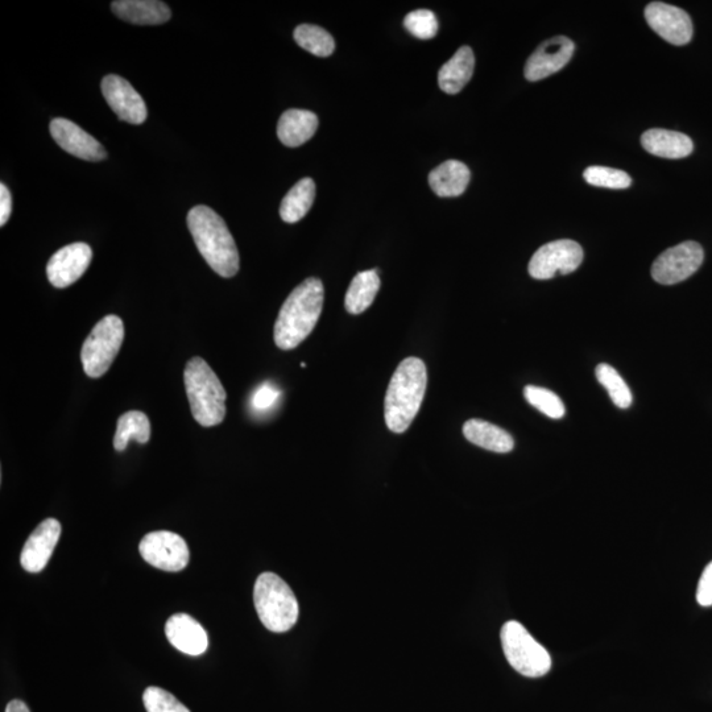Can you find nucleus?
<instances>
[{
	"instance_id": "c85d7f7f",
	"label": "nucleus",
	"mask_w": 712,
	"mask_h": 712,
	"mask_svg": "<svg viewBox=\"0 0 712 712\" xmlns=\"http://www.w3.org/2000/svg\"><path fill=\"white\" fill-rule=\"evenodd\" d=\"M524 396L532 407L544 413L545 416L554 418V420L565 416V405L560 396L549 389L528 386L524 389Z\"/></svg>"
},
{
	"instance_id": "2f4dec72",
	"label": "nucleus",
	"mask_w": 712,
	"mask_h": 712,
	"mask_svg": "<svg viewBox=\"0 0 712 712\" xmlns=\"http://www.w3.org/2000/svg\"><path fill=\"white\" fill-rule=\"evenodd\" d=\"M143 702L147 712H190L175 695L156 686L148 687L144 691Z\"/></svg>"
},
{
	"instance_id": "ddd939ff",
	"label": "nucleus",
	"mask_w": 712,
	"mask_h": 712,
	"mask_svg": "<svg viewBox=\"0 0 712 712\" xmlns=\"http://www.w3.org/2000/svg\"><path fill=\"white\" fill-rule=\"evenodd\" d=\"M574 43L566 36H554L544 41L525 64V78L536 82L560 72L574 55Z\"/></svg>"
},
{
	"instance_id": "7ed1b4c3",
	"label": "nucleus",
	"mask_w": 712,
	"mask_h": 712,
	"mask_svg": "<svg viewBox=\"0 0 712 712\" xmlns=\"http://www.w3.org/2000/svg\"><path fill=\"white\" fill-rule=\"evenodd\" d=\"M426 386L428 371L421 359L412 356L399 364L389 383L384 401V417L391 432H407L420 412Z\"/></svg>"
},
{
	"instance_id": "72a5a7b5",
	"label": "nucleus",
	"mask_w": 712,
	"mask_h": 712,
	"mask_svg": "<svg viewBox=\"0 0 712 712\" xmlns=\"http://www.w3.org/2000/svg\"><path fill=\"white\" fill-rule=\"evenodd\" d=\"M697 600L703 607L712 606V562L706 566L701 579H699Z\"/></svg>"
},
{
	"instance_id": "393cba45",
	"label": "nucleus",
	"mask_w": 712,
	"mask_h": 712,
	"mask_svg": "<svg viewBox=\"0 0 712 712\" xmlns=\"http://www.w3.org/2000/svg\"><path fill=\"white\" fill-rule=\"evenodd\" d=\"M314 198H316V184L312 178H302L281 202V219L287 223L300 222L312 209Z\"/></svg>"
},
{
	"instance_id": "5701e85b",
	"label": "nucleus",
	"mask_w": 712,
	"mask_h": 712,
	"mask_svg": "<svg viewBox=\"0 0 712 712\" xmlns=\"http://www.w3.org/2000/svg\"><path fill=\"white\" fill-rule=\"evenodd\" d=\"M463 434L471 444L494 453H509L515 447V440L511 434L499 426L478 418H473L463 425Z\"/></svg>"
},
{
	"instance_id": "6e6552de",
	"label": "nucleus",
	"mask_w": 712,
	"mask_h": 712,
	"mask_svg": "<svg viewBox=\"0 0 712 712\" xmlns=\"http://www.w3.org/2000/svg\"><path fill=\"white\" fill-rule=\"evenodd\" d=\"M583 262V250L569 239L556 240L538 248L529 262V275L536 280L565 276L578 269Z\"/></svg>"
},
{
	"instance_id": "f704fd0d",
	"label": "nucleus",
	"mask_w": 712,
	"mask_h": 712,
	"mask_svg": "<svg viewBox=\"0 0 712 712\" xmlns=\"http://www.w3.org/2000/svg\"><path fill=\"white\" fill-rule=\"evenodd\" d=\"M12 213V198L10 190L4 184H0V226L6 225Z\"/></svg>"
},
{
	"instance_id": "aec40b11",
	"label": "nucleus",
	"mask_w": 712,
	"mask_h": 712,
	"mask_svg": "<svg viewBox=\"0 0 712 712\" xmlns=\"http://www.w3.org/2000/svg\"><path fill=\"white\" fill-rule=\"evenodd\" d=\"M318 128V117L312 111H285L277 124V136L284 146L296 148L312 139Z\"/></svg>"
},
{
	"instance_id": "473e14b6",
	"label": "nucleus",
	"mask_w": 712,
	"mask_h": 712,
	"mask_svg": "<svg viewBox=\"0 0 712 712\" xmlns=\"http://www.w3.org/2000/svg\"><path fill=\"white\" fill-rule=\"evenodd\" d=\"M281 395L280 389L271 383H264L256 389L251 399V407L255 412L266 413L275 407Z\"/></svg>"
},
{
	"instance_id": "c756f323",
	"label": "nucleus",
	"mask_w": 712,
	"mask_h": 712,
	"mask_svg": "<svg viewBox=\"0 0 712 712\" xmlns=\"http://www.w3.org/2000/svg\"><path fill=\"white\" fill-rule=\"evenodd\" d=\"M583 177L587 184L598 188L627 189L632 185V178L628 173L614 168L590 167L583 173Z\"/></svg>"
},
{
	"instance_id": "0eeeda50",
	"label": "nucleus",
	"mask_w": 712,
	"mask_h": 712,
	"mask_svg": "<svg viewBox=\"0 0 712 712\" xmlns=\"http://www.w3.org/2000/svg\"><path fill=\"white\" fill-rule=\"evenodd\" d=\"M123 341L122 318L114 314L102 318L82 346L81 360L85 374L93 379L105 375L122 349Z\"/></svg>"
},
{
	"instance_id": "f03ea898",
	"label": "nucleus",
	"mask_w": 712,
	"mask_h": 712,
	"mask_svg": "<svg viewBox=\"0 0 712 712\" xmlns=\"http://www.w3.org/2000/svg\"><path fill=\"white\" fill-rule=\"evenodd\" d=\"M188 227L194 243L206 263L219 276L234 277L239 272L237 243L225 221L208 206H196L189 211Z\"/></svg>"
},
{
	"instance_id": "f8f14e48",
	"label": "nucleus",
	"mask_w": 712,
	"mask_h": 712,
	"mask_svg": "<svg viewBox=\"0 0 712 712\" xmlns=\"http://www.w3.org/2000/svg\"><path fill=\"white\" fill-rule=\"evenodd\" d=\"M93 251L89 244L73 243L62 247L49 259L47 276L53 287L64 289L80 280L89 268Z\"/></svg>"
},
{
	"instance_id": "a211bd4d",
	"label": "nucleus",
	"mask_w": 712,
	"mask_h": 712,
	"mask_svg": "<svg viewBox=\"0 0 712 712\" xmlns=\"http://www.w3.org/2000/svg\"><path fill=\"white\" fill-rule=\"evenodd\" d=\"M111 8L119 19L138 26H159L172 16L167 4L159 0H117Z\"/></svg>"
},
{
	"instance_id": "4468645a",
	"label": "nucleus",
	"mask_w": 712,
	"mask_h": 712,
	"mask_svg": "<svg viewBox=\"0 0 712 712\" xmlns=\"http://www.w3.org/2000/svg\"><path fill=\"white\" fill-rule=\"evenodd\" d=\"M102 93L111 110L120 120L131 124H143L147 119V106L132 85L124 78L110 74L102 81Z\"/></svg>"
},
{
	"instance_id": "f257e3e1",
	"label": "nucleus",
	"mask_w": 712,
	"mask_h": 712,
	"mask_svg": "<svg viewBox=\"0 0 712 712\" xmlns=\"http://www.w3.org/2000/svg\"><path fill=\"white\" fill-rule=\"evenodd\" d=\"M324 300V284L316 277L306 279L292 291L281 306L273 331L279 349H296L312 334L324 309Z\"/></svg>"
},
{
	"instance_id": "39448f33",
	"label": "nucleus",
	"mask_w": 712,
	"mask_h": 712,
	"mask_svg": "<svg viewBox=\"0 0 712 712\" xmlns=\"http://www.w3.org/2000/svg\"><path fill=\"white\" fill-rule=\"evenodd\" d=\"M254 603L260 622L268 631L284 633L295 627L300 607L295 593L279 575H259L254 587Z\"/></svg>"
},
{
	"instance_id": "20e7f679",
	"label": "nucleus",
	"mask_w": 712,
	"mask_h": 712,
	"mask_svg": "<svg viewBox=\"0 0 712 712\" xmlns=\"http://www.w3.org/2000/svg\"><path fill=\"white\" fill-rule=\"evenodd\" d=\"M184 383L194 420L204 428L221 424L226 417L227 393L217 374L200 356L186 364Z\"/></svg>"
},
{
	"instance_id": "412c9836",
	"label": "nucleus",
	"mask_w": 712,
	"mask_h": 712,
	"mask_svg": "<svg viewBox=\"0 0 712 712\" xmlns=\"http://www.w3.org/2000/svg\"><path fill=\"white\" fill-rule=\"evenodd\" d=\"M471 180L470 169L457 160L445 161L429 175V185L440 197H458L465 193Z\"/></svg>"
},
{
	"instance_id": "cd10ccee",
	"label": "nucleus",
	"mask_w": 712,
	"mask_h": 712,
	"mask_svg": "<svg viewBox=\"0 0 712 712\" xmlns=\"http://www.w3.org/2000/svg\"><path fill=\"white\" fill-rule=\"evenodd\" d=\"M595 374L598 382L607 389L608 395H610L616 407L622 409L631 407L633 401L632 393L629 391L627 383L624 382L622 376L614 367L606 363L599 364L596 367Z\"/></svg>"
},
{
	"instance_id": "4be33fe9",
	"label": "nucleus",
	"mask_w": 712,
	"mask_h": 712,
	"mask_svg": "<svg viewBox=\"0 0 712 712\" xmlns=\"http://www.w3.org/2000/svg\"><path fill=\"white\" fill-rule=\"evenodd\" d=\"M475 56L470 47H461L438 72V85L446 94H458L473 77Z\"/></svg>"
},
{
	"instance_id": "1a4fd4ad",
	"label": "nucleus",
	"mask_w": 712,
	"mask_h": 712,
	"mask_svg": "<svg viewBox=\"0 0 712 712\" xmlns=\"http://www.w3.org/2000/svg\"><path fill=\"white\" fill-rule=\"evenodd\" d=\"M139 550L147 564L169 573H178L189 564L188 544L184 538L173 532L146 534L140 541Z\"/></svg>"
},
{
	"instance_id": "dca6fc26",
	"label": "nucleus",
	"mask_w": 712,
	"mask_h": 712,
	"mask_svg": "<svg viewBox=\"0 0 712 712\" xmlns=\"http://www.w3.org/2000/svg\"><path fill=\"white\" fill-rule=\"evenodd\" d=\"M51 135L55 142L78 159L101 161L107 157L106 149L97 139L68 119L57 118L51 122Z\"/></svg>"
},
{
	"instance_id": "a878e982",
	"label": "nucleus",
	"mask_w": 712,
	"mask_h": 712,
	"mask_svg": "<svg viewBox=\"0 0 712 712\" xmlns=\"http://www.w3.org/2000/svg\"><path fill=\"white\" fill-rule=\"evenodd\" d=\"M149 437H151V422L146 413L127 412L119 417L114 447L117 451H124L131 440L144 445L149 441Z\"/></svg>"
},
{
	"instance_id": "423d86ee",
	"label": "nucleus",
	"mask_w": 712,
	"mask_h": 712,
	"mask_svg": "<svg viewBox=\"0 0 712 712\" xmlns=\"http://www.w3.org/2000/svg\"><path fill=\"white\" fill-rule=\"evenodd\" d=\"M502 647L509 665L525 677L545 676L552 669V657L523 624L511 620L500 632Z\"/></svg>"
},
{
	"instance_id": "bb28decb",
	"label": "nucleus",
	"mask_w": 712,
	"mask_h": 712,
	"mask_svg": "<svg viewBox=\"0 0 712 712\" xmlns=\"http://www.w3.org/2000/svg\"><path fill=\"white\" fill-rule=\"evenodd\" d=\"M295 40L305 51L317 57H329L335 51L334 37L324 28L302 24L295 31Z\"/></svg>"
},
{
	"instance_id": "b1692460",
	"label": "nucleus",
	"mask_w": 712,
	"mask_h": 712,
	"mask_svg": "<svg viewBox=\"0 0 712 712\" xmlns=\"http://www.w3.org/2000/svg\"><path fill=\"white\" fill-rule=\"evenodd\" d=\"M380 289V277L376 269L358 273L351 281L345 298V308L350 314L366 312Z\"/></svg>"
},
{
	"instance_id": "6ab92c4d",
	"label": "nucleus",
	"mask_w": 712,
	"mask_h": 712,
	"mask_svg": "<svg viewBox=\"0 0 712 712\" xmlns=\"http://www.w3.org/2000/svg\"><path fill=\"white\" fill-rule=\"evenodd\" d=\"M641 144L651 155L664 159H683L693 152L694 143L681 132L653 128L641 136Z\"/></svg>"
},
{
	"instance_id": "f3484780",
	"label": "nucleus",
	"mask_w": 712,
	"mask_h": 712,
	"mask_svg": "<svg viewBox=\"0 0 712 712\" xmlns=\"http://www.w3.org/2000/svg\"><path fill=\"white\" fill-rule=\"evenodd\" d=\"M165 635L177 651L189 654V656H201L208 651V632L192 616L173 615L165 624Z\"/></svg>"
},
{
	"instance_id": "9b49d317",
	"label": "nucleus",
	"mask_w": 712,
	"mask_h": 712,
	"mask_svg": "<svg viewBox=\"0 0 712 712\" xmlns=\"http://www.w3.org/2000/svg\"><path fill=\"white\" fill-rule=\"evenodd\" d=\"M645 19L658 36L673 45H685L693 37L689 14L672 4L653 2L645 8Z\"/></svg>"
},
{
	"instance_id": "c9c22d12",
	"label": "nucleus",
	"mask_w": 712,
	"mask_h": 712,
	"mask_svg": "<svg viewBox=\"0 0 712 712\" xmlns=\"http://www.w3.org/2000/svg\"><path fill=\"white\" fill-rule=\"evenodd\" d=\"M6 712H31L30 709H28L26 703L23 701H19V699H15V701H11L8 703L6 707Z\"/></svg>"
},
{
	"instance_id": "7c9ffc66",
	"label": "nucleus",
	"mask_w": 712,
	"mask_h": 712,
	"mask_svg": "<svg viewBox=\"0 0 712 712\" xmlns=\"http://www.w3.org/2000/svg\"><path fill=\"white\" fill-rule=\"evenodd\" d=\"M404 27L418 39L429 40L437 35L438 20L433 11L417 10L405 16Z\"/></svg>"
},
{
	"instance_id": "9d476101",
	"label": "nucleus",
	"mask_w": 712,
	"mask_h": 712,
	"mask_svg": "<svg viewBox=\"0 0 712 712\" xmlns=\"http://www.w3.org/2000/svg\"><path fill=\"white\" fill-rule=\"evenodd\" d=\"M705 259V252L697 242H685L662 252L652 266V277L658 284L673 285L689 279Z\"/></svg>"
},
{
	"instance_id": "2eb2a0df",
	"label": "nucleus",
	"mask_w": 712,
	"mask_h": 712,
	"mask_svg": "<svg viewBox=\"0 0 712 712\" xmlns=\"http://www.w3.org/2000/svg\"><path fill=\"white\" fill-rule=\"evenodd\" d=\"M61 536L59 520L47 519L28 537L20 554V564L28 573H40L51 560Z\"/></svg>"
}]
</instances>
